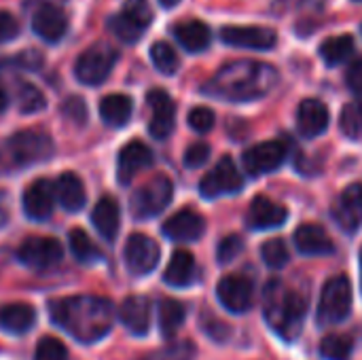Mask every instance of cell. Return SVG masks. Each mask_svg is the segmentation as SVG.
<instances>
[{
	"label": "cell",
	"instance_id": "6da1fadb",
	"mask_svg": "<svg viewBox=\"0 0 362 360\" xmlns=\"http://www.w3.org/2000/svg\"><path fill=\"white\" fill-rule=\"evenodd\" d=\"M51 320L76 342L93 344L106 337L115 323V308L104 297H68L49 303Z\"/></svg>",
	"mask_w": 362,
	"mask_h": 360
},
{
	"label": "cell",
	"instance_id": "7a4b0ae2",
	"mask_svg": "<svg viewBox=\"0 0 362 360\" xmlns=\"http://www.w3.org/2000/svg\"><path fill=\"white\" fill-rule=\"evenodd\" d=\"M276 83L278 70L272 64L240 59L223 66L204 85V93L227 102H252L267 95Z\"/></svg>",
	"mask_w": 362,
	"mask_h": 360
},
{
	"label": "cell",
	"instance_id": "3957f363",
	"mask_svg": "<svg viewBox=\"0 0 362 360\" xmlns=\"http://www.w3.org/2000/svg\"><path fill=\"white\" fill-rule=\"evenodd\" d=\"M263 314L267 325L286 342H293L299 337L305 314H308V301L286 289L280 280H269V284L263 291Z\"/></svg>",
	"mask_w": 362,
	"mask_h": 360
},
{
	"label": "cell",
	"instance_id": "277c9868",
	"mask_svg": "<svg viewBox=\"0 0 362 360\" xmlns=\"http://www.w3.org/2000/svg\"><path fill=\"white\" fill-rule=\"evenodd\" d=\"M53 140L34 129H23L13 134L2 151H0V170L11 172V170H21L28 166H36L42 161H49L53 157Z\"/></svg>",
	"mask_w": 362,
	"mask_h": 360
},
{
	"label": "cell",
	"instance_id": "5b68a950",
	"mask_svg": "<svg viewBox=\"0 0 362 360\" xmlns=\"http://www.w3.org/2000/svg\"><path fill=\"white\" fill-rule=\"evenodd\" d=\"M350 312H352V284L346 276H335L322 289L318 301V323L322 327L339 325L350 316Z\"/></svg>",
	"mask_w": 362,
	"mask_h": 360
},
{
	"label": "cell",
	"instance_id": "8992f818",
	"mask_svg": "<svg viewBox=\"0 0 362 360\" xmlns=\"http://www.w3.org/2000/svg\"><path fill=\"white\" fill-rule=\"evenodd\" d=\"M115 62H117V51L110 45L98 42L78 55V59L74 64V76L78 83H83L87 87H95L108 79Z\"/></svg>",
	"mask_w": 362,
	"mask_h": 360
},
{
	"label": "cell",
	"instance_id": "52a82bcc",
	"mask_svg": "<svg viewBox=\"0 0 362 360\" xmlns=\"http://www.w3.org/2000/svg\"><path fill=\"white\" fill-rule=\"evenodd\" d=\"M172 195H174L172 180L159 174L132 195V212L136 219H153L170 206Z\"/></svg>",
	"mask_w": 362,
	"mask_h": 360
},
{
	"label": "cell",
	"instance_id": "ba28073f",
	"mask_svg": "<svg viewBox=\"0 0 362 360\" xmlns=\"http://www.w3.org/2000/svg\"><path fill=\"white\" fill-rule=\"evenodd\" d=\"M244 187V176L231 157H223L199 182V193L206 199H216L223 195H235Z\"/></svg>",
	"mask_w": 362,
	"mask_h": 360
},
{
	"label": "cell",
	"instance_id": "9c48e42d",
	"mask_svg": "<svg viewBox=\"0 0 362 360\" xmlns=\"http://www.w3.org/2000/svg\"><path fill=\"white\" fill-rule=\"evenodd\" d=\"M123 259H125V265H127L129 274L146 276L159 265L161 250H159V244L153 238H148L144 233H134L125 242Z\"/></svg>",
	"mask_w": 362,
	"mask_h": 360
},
{
	"label": "cell",
	"instance_id": "30bf717a",
	"mask_svg": "<svg viewBox=\"0 0 362 360\" xmlns=\"http://www.w3.org/2000/svg\"><path fill=\"white\" fill-rule=\"evenodd\" d=\"M64 257V248L55 238H28L17 248V259L30 269H49Z\"/></svg>",
	"mask_w": 362,
	"mask_h": 360
},
{
	"label": "cell",
	"instance_id": "8fae6325",
	"mask_svg": "<svg viewBox=\"0 0 362 360\" xmlns=\"http://www.w3.org/2000/svg\"><path fill=\"white\" fill-rule=\"evenodd\" d=\"M216 297L227 312L244 314L252 308L255 286H252L250 278L240 276V274H229V276L221 278V282L216 286Z\"/></svg>",
	"mask_w": 362,
	"mask_h": 360
},
{
	"label": "cell",
	"instance_id": "7c38bea8",
	"mask_svg": "<svg viewBox=\"0 0 362 360\" xmlns=\"http://www.w3.org/2000/svg\"><path fill=\"white\" fill-rule=\"evenodd\" d=\"M286 159V144L280 140L261 142L242 155V166L250 176H263L278 170Z\"/></svg>",
	"mask_w": 362,
	"mask_h": 360
},
{
	"label": "cell",
	"instance_id": "4fadbf2b",
	"mask_svg": "<svg viewBox=\"0 0 362 360\" xmlns=\"http://www.w3.org/2000/svg\"><path fill=\"white\" fill-rule=\"evenodd\" d=\"M146 102H148V108H151V123H148L151 136L157 138V140L170 138V134L174 132V125H176V104H174V100L163 89H151L148 95H146Z\"/></svg>",
	"mask_w": 362,
	"mask_h": 360
},
{
	"label": "cell",
	"instance_id": "5bb4252c",
	"mask_svg": "<svg viewBox=\"0 0 362 360\" xmlns=\"http://www.w3.org/2000/svg\"><path fill=\"white\" fill-rule=\"evenodd\" d=\"M221 38L223 42L231 47L257 49V51H267L276 47L278 42L276 32L269 28H261V25H229V28H223Z\"/></svg>",
	"mask_w": 362,
	"mask_h": 360
},
{
	"label": "cell",
	"instance_id": "9a60e30c",
	"mask_svg": "<svg viewBox=\"0 0 362 360\" xmlns=\"http://www.w3.org/2000/svg\"><path fill=\"white\" fill-rule=\"evenodd\" d=\"M21 204H23V212H25L28 219H32V221H47L53 214L55 187L49 180L38 178L32 185L25 187Z\"/></svg>",
	"mask_w": 362,
	"mask_h": 360
},
{
	"label": "cell",
	"instance_id": "2e32d148",
	"mask_svg": "<svg viewBox=\"0 0 362 360\" xmlns=\"http://www.w3.org/2000/svg\"><path fill=\"white\" fill-rule=\"evenodd\" d=\"M153 163V151L140 142V140H132L127 142L121 153H119V161H117V176L121 185H129L142 170H146Z\"/></svg>",
	"mask_w": 362,
	"mask_h": 360
},
{
	"label": "cell",
	"instance_id": "e0dca14e",
	"mask_svg": "<svg viewBox=\"0 0 362 360\" xmlns=\"http://www.w3.org/2000/svg\"><path fill=\"white\" fill-rule=\"evenodd\" d=\"M32 30L45 42H57L68 30V19L59 6L45 2L32 15Z\"/></svg>",
	"mask_w": 362,
	"mask_h": 360
},
{
	"label": "cell",
	"instance_id": "ac0fdd59",
	"mask_svg": "<svg viewBox=\"0 0 362 360\" xmlns=\"http://www.w3.org/2000/svg\"><path fill=\"white\" fill-rule=\"evenodd\" d=\"M206 231V221L195 210H180L163 223V236L174 242H197Z\"/></svg>",
	"mask_w": 362,
	"mask_h": 360
},
{
	"label": "cell",
	"instance_id": "d6986e66",
	"mask_svg": "<svg viewBox=\"0 0 362 360\" xmlns=\"http://www.w3.org/2000/svg\"><path fill=\"white\" fill-rule=\"evenodd\" d=\"M288 219V210L276 202H272L265 195H259L252 199L250 208H248V227L257 229V231H267V229H278L286 223Z\"/></svg>",
	"mask_w": 362,
	"mask_h": 360
},
{
	"label": "cell",
	"instance_id": "ffe728a7",
	"mask_svg": "<svg viewBox=\"0 0 362 360\" xmlns=\"http://www.w3.org/2000/svg\"><path fill=\"white\" fill-rule=\"evenodd\" d=\"M335 221L337 225L348 231L354 233L358 231V227L362 225V185L354 182L350 187H346V191L339 195L337 204H335Z\"/></svg>",
	"mask_w": 362,
	"mask_h": 360
},
{
	"label": "cell",
	"instance_id": "44dd1931",
	"mask_svg": "<svg viewBox=\"0 0 362 360\" xmlns=\"http://www.w3.org/2000/svg\"><path fill=\"white\" fill-rule=\"evenodd\" d=\"M119 320L132 335H146L151 327V301L142 295L127 297L119 308Z\"/></svg>",
	"mask_w": 362,
	"mask_h": 360
},
{
	"label": "cell",
	"instance_id": "7402d4cb",
	"mask_svg": "<svg viewBox=\"0 0 362 360\" xmlns=\"http://www.w3.org/2000/svg\"><path fill=\"white\" fill-rule=\"evenodd\" d=\"M331 115L320 100H303L297 110V127L303 138H316L329 127Z\"/></svg>",
	"mask_w": 362,
	"mask_h": 360
},
{
	"label": "cell",
	"instance_id": "603a6c76",
	"mask_svg": "<svg viewBox=\"0 0 362 360\" xmlns=\"http://www.w3.org/2000/svg\"><path fill=\"white\" fill-rule=\"evenodd\" d=\"M295 246L305 257H327L335 252V244L320 225H301L295 231Z\"/></svg>",
	"mask_w": 362,
	"mask_h": 360
},
{
	"label": "cell",
	"instance_id": "cb8c5ba5",
	"mask_svg": "<svg viewBox=\"0 0 362 360\" xmlns=\"http://www.w3.org/2000/svg\"><path fill=\"white\" fill-rule=\"evenodd\" d=\"M91 223L95 227V231L106 240V242H115L119 227H121V208L117 204L115 197L104 195L91 212Z\"/></svg>",
	"mask_w": 362,
	"mask_h": 360
},
{
	"label": "cell",
	"instance_id": "d4e9b609",
	"mask_svg": "<svg viewBox=\"0 0 362 360\" xmlns=\"http://www.w3.org/2000/svg\"><path fill=\"white\" fill-rule=\"evenodd\" d=\"M53 187H55V199L59 202V206L66 212H78V210H83V206L87 202V193H85L83 180L74 172H64L55 180Z\"/></svg>",
	"mask_w": 362,
	"mask_h": 360
},
{
	"label": "cell",
	"instance_id": "484cf974",
	"mask_svg": "<svg viewBox=\"0 0 362 360\" xmlns=\"http://www.w3.org/2000/svg\"><path fill=\"white\" fill-rule=\"evenodd\" d=\"M174 36L176 40L180 42L182 49H187L189 53H202L208 49L210 45V28L199 21V19H187V21H180L176 28H174Z\"/></svg>",
	"mask_w": 362,
	"mask_h": 360
},
{
	"label": "cell",
	"instance_id": "4316f807",
	"mask_svg": "<svg viewBox=\"0 0 362 360\" xmlns=\"http://www.w3.org/2000/svg\"><path fill=\"white\" fill-rule=\"evenodd\" d=\"M195 272H197L195 257L187 250H176L163 272V282L170 286H176V289H185V286L193 284Z\"/></svg>",
	"mask_w": 362,
	"mask_h": 360
},
{
	"label": "cell",
	"instance_id": "83f0119b",
	"mask_svg": "<svg viewBox=\"0 0 362 360\" xmlns=\"http://www.w3.org/2000/svg\"><path fill=\"white\" fill-rule=\"evenodd\" d=\"M36 325V312L28 303H8L0 310V329L11 335H23Z\"/></svg>",
	"mask_w": 362,
	"mask_h": 360
},
{
	"label": "cell",
	"instance_id": "f1b7e54d",
	"mask_svg": "<svg viewBox=\"0 0 362 360\" xmlns=\"http://www.w3.org/2000/svg\"><path fill=\"white\" fill-rule=\"evenodd\" d=\"M132 110H134V102L125 93H110V95L102 98V102H100V117L110 127L127 125Z\"/></svg>",
	"mask_w": 362,
	"mask_h": 360
},
{
	"label": "cell",
	"instance_id": "f546056e",
	"mask_svg": "<svg viewBox=\"0 0 362 360\" xmlns=\"http://www.w3.org/2000/svg\"><path fill=\"white\" fill-rule=\"evenodd\" d=\"M185 318H187V310L180 301L163 299L159 303V331L163 337L172 339L176 331L185 325Z\"/></svg>",
	"mask_w": 362,
	"mask_h": 360
},
{
	"label": "cell",
	"instance_id": "4dcf8cb0",
	"mask_svg": "<svg viewBox=\"0 0 362 360\" xmlns=\"http://www.w3.org/2000/svg\"><path fill=\"white\" fill-rule=\"evenodd\" d=\"M354 53V38L350 34H339L320 45V57L329 66H339L344 64L350 55Z\"/></svg>",
	"mask_w": 362,
	"mask_h": 360
},
{
	"label": "cell",
	"instance_id": "1f68e13d",
	"mask_svg": "<svg viewBox=\"0 0 362 360\" xmlns=\"http://www.w3.org/2000/svg\"><path fill=\"white\" fill-rule=\"evenodd\" d=\"M68 246H70V252L74 255V259L78 263H95L102 255L98 250V246L91 242V238L83 231V229H72L70 236H68Z\"/></svg>",
	"mask_w": 362,
	"mask_h": 360
},
{
	"label": "cell",
	"instance_id": "d6a6232c",
	"mask_svg": "<svg viewBox=\"0 0 362 360\" xmlns=\"http://www.w3.org/2000/svg\"><path fill=\"white\" fill-rule=\"evenodd\" d=\"M354 342L348 335H327L320 342V354L325 360H350Z\"/></svg>",
	"mask_w": 362,
	"mask_h": 360
},
{
	"label": "cell",
	"instance_id": "836d02e7",
	"mask_svg": "<svg viewBox=\"0 0 362 360\" xmlns=\"http://www.w3.org/2000/svg\"><path fill=\"white\" fill-rule=\"evenodd\" d=\"M151 59H153V66L161 72V74H174L180 66V59H178V53L174 51L172 45L159 40L151 47Z\"/></svg>",
	"mask_w": 362,
	"mask_h": 360
},
{
	"label": "cell",
	"instance_id": "e575fe53",
	"mask_svg": "<svg viewBox=\"0 0 362 360\" xmlns=\"http://www.w3.org/2000/svg\"><path fill=\"white\" fill-rule=\"evenodd\" d=\"M339 127L346 134V138L362 142V102L346 104L339 117Z\"/></svg>",
	"mask_w": 362,
	"mask_h": 360
},
{
	"label": "cell",
	"instance_id": "d590c367",
	"mask_svg": "<svg viewBox=\"0 0 362 360\" xmlns=\"http://www.w3.org/2000/svg\"><path fill=\"white\" fill-rule=\"evenodd\" d=\"M108 28H110V32L119 38V40H123V42H136V40H140V36L144 34V28L142 25H138L132 17H127L123 11L119 13V15H115V17H110V21H108Z\"/></svg>",
	"mask_w": 362,
	"mask_h": 360
},
{
	"label": "cell",
	"instance_id": "8d00e7d4",
	"mask_svg": "<svg viewBox=\"0 0 362 360\" xmlns=\"http://www.w3.org/2000/svg\"><path fill=\"white\" fill-rule=\"evenodd\" d=\"M17 104H19V110L23 115H36L45 108V95L42 91L32 85V83H21L19 85V91H17Z\"/></svg>",
	"mask_w": 362,
	"mask_h": 360
},
{
	"label": "cell",
	"instance_id": "74e56055",
	"mask_svg": "<svg viewBox=\"0 0 362 360\" xmlns=\"http://www.w3.org/2000/svg\"><path fill=\"white\" fill-rule=\"evenodd\" d=\"M261 257H263V261H265L267 267H272V269H282V267L288 263L291 252H288L284 240L274 238V240H267V242L261 246Z\"/></svg>",
	"mask_w": 362,
	"mask_h": 360
},
{
	"label": "cell",
	"instance_id": "f35d334b",
	"mask_svg": "<svg viewBox=\"0 0 362 360\" xmlns=\"http://www.w3.org/2000/svg\"><path fill=\"white\" fill-rule=\"evenodd\" d=\"M195 359V346L191 342H176L161 350H155L146 354L142 360H193Z\"/></svg>",
	"mask_w": 362,
	"mask_h": 360
},
{
	"label": "cell",
	"instance_id": "ab89813d",
	"mask_svg": "<svg viewBox=\"0 0 362 360\" xmlns=\"http://www.w3.org/2000/svg\"><path fill=\"white\" fill-rule=\"evenodd\" d=\"M34 360H68V350L57 337H42L36 344Z\"/></svg>",
	"mask_w": 362,
	"mask_h": 360
},
{
	"label": "cell",
	"instance_id": "60d3db41",
	"mask_svg": "<svg viewBox=\"0 0 362 360\" xmlns=\"http://www.w3.org/2000/svg\"><path fill=\"white\" fill-rule=\"evenodd\" d=\"M123 13L127 17H132L138 25H142L144 30L151 25L153 21V8L148 4V0H127L123 4Z\"/></svg>",
	"mask_w": 362,
	"mask_h": 360
},
{
	"label": "cell",
	"instance_id": "b9f144b4",
	"mask_svg": "<svg viewBox=\"0 0 362 360\" xmlns=\"http://www.w3.org/2000/svg\"><path fill=\"white\" fill-rule=\"evenodd\" d=\"M244 250V242L240 236H227L221 240L218 248H216V259L221 265H227L231 261H235L240 257V252Z\"/></svg>",
	"mask_w": 362,
	"mask_h": 360
},
{
	"label": "cell",
	"instance_id": "7bdbcfd3",
	"mask_svg": "<svg viewBox=\"0 0 362 360\" xmlns=\"http://www.w3.org/2000/svg\"><path fill=\"white\" fill-rule=\"evenodd\" d=\"M189 127L197 134H208L214 127V112L206 106H197L189 112Z\"/></svg>",
	"mask_w": 362,
	"mask_h": 360
},
{
	"label": "cell",
	"instance_id": "ee69618b",
	"mask_svg": "<svg viewBox=\"0 0 362 360\" xmlns=\"http://www.w3.org/2000/svg\"><path fill=\"white\" fill-rule=\"evenodd\" d=\"M208 159H210V146L206 142H195L185 153V166L191 168V170L202 168Z\"/></svg>",
	"mask_w": 362,
	"mask_h": 360
},
{
	"label": "cell",
	"instance_id": "f6af8a7d",
	"mask_svg": "<svg viewBox=\"0 0 362 360\" xmlns=\"http://www.w3.org/2000/svg\"><path fill=\"white\" fill-rule=\"evenodd\" d=\"M325 0H274V11L295 13V11H316Z\"/></svg>",
	"mask_w": 362,
	"mask_h": 360
},
{
	"label": "cell",
	"instance_id": "bcb514c9",
	"mask_svg": "<svg viewBox=\"0 0 362 360\" xmlns=\"http://www.w3.org/2000/svg\"><path fill=\"white\" fill-rule=\"evenodd\" d=\"M62 112L70 119V121H74V123H85V119H87V106H85V100H81V98H76V95H72V98H68L66 102H64V106H62Z\"/></svg>",
	"mask_w": 362,
	"mask_h": 360
},
{
	"label": "cell",
	"instance_id": "7dc6e473",
	"mask_svg": "<svg viewBox=\"0 0 362 360\" xmlns=\"http://www.w3.org/2000/svg\"><path fill=\"white\" fill-rule=\"evenodd\" d=\"M17 34L19 21L8 11H0V42H11Z\"/></svg>",
	"mask_w": 362,
	"mask_h": 360
},
{
	"label": "cell",
	"instance_id": "c3c4849f",
	"mask_svg": "<svg viewBox=\"0 0 362 360\" xmlns=\"http://www.w3.org/2000/svg\"><path fill=\"white\" fill-rule=\"evenodd\" d=\"M346 81H348V85H350V89H352L354 93L362 95V59L354 62V64L350 66V70H348V74H346Z\"/></svg>",
	"mask_w": 362,
	"mask_h": 360
},
{
	"label": "cell",
	"instance_id": "681fc988",
	"mask_svg": "<svg viewBox=\"0 0 362 360\" xmlns=\"http://www.w3.org/2000/svg\"><path fill=\"white\" fill-rule=\"evenodd\" d=\"M6 106H8V95H6V91L0 87V112H4Z\"/></svg>",
	"mask_w": 362,
	"mask_h": 360
},
{
	"label": "cell",
	"instance_id": "f907efd6",
	"mask_svg": "<svg viewBox=\"0 0 362 360\" xmlns=\"http://www.w3.org/2000/svg\"><path fill=\"white\" fill-rule=\"evenodd\" d=\"M178 2H180V0H159V4H161L163 8H174Z\"/></svg>",
	"mask_w": 362,
	"mask_h": 360
},
{
	"label": "cell",
	"instance_id": "816d5d0a",
	"mask_svg": "<svg viewBox=\"0 0 362 360\" xmlns=\"http://www.w3.org/2000/svg\"><path fill=\"white\" fill-rule=\"evenodd\" d=\"M361 286H362V248H361Z\"/></svg>",
	"mask_w": 362,
	"mask_h": 360
},
{
	"label": "cell",
	"instance_id": "f5cc1de1",
	"mask_svg": "<svg viewBox=\"0 0 362 360\" xmlns=\"http://www.w3.org/2000/svg\"><path fill=\"white\" fill-rule=\"evenodd\" d=\"M356 2H362V0H356Z\"/></svg>",
	"mask_w": 362,
	"mask_h": 360
}]
</instances>
